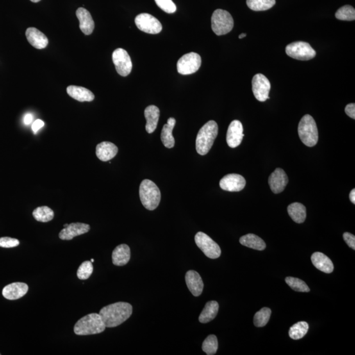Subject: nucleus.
Masks as SVG:
<instances>
[{"mask_svg": "<svg viewBox=\"0 0 355 355\" xmlns=\"http://www.w3.org/2000/svg\"><path fill=\"white\" fill-rule=\"evenodd\" d=\"M133 314V306L128 302H118L104 307L99 315L106 327H117L129 319Z\"/></svg>", "mask_w": 355, "mask_h": 355, "instance_id": "1", "label": "nucleus"}, {"mask_svg": "<svg viewBox=\"0 0 355 355\" xmlns=\"http://www.w3.org/2000/svg\"><path fill=\"white\" fill-rule=\"evenodd\" d=\"M218 133V124L214 120L207 122L202 126L197 134L195 142L198 154L201 156H206L209 153L217 138Z\"/></svg>", "mask_w": 355, "mask_h": 355, "instance_id": "2", "label": "nucleus"}, {"mask_svg": "<svg viewBox=\"0 0 355 355\" xmlns=\"http://www.w3.org/2000/svg\"><path fill=\"white\" fill-rule=\"evenodd\" d=\"M106 327L99 314L92 313L84 316L76 323L74 332L78 336L94 335L102 333Z\"/></svg>", "mask_w": 355, "mask_h": 355, "instance_id": "3", "label": "nucleus"}, {"mask_svg": "<svg viewBox=\"0 0 355 355\" xmlns=\"http://www.w3.org/2000/svg\"><path fill=\"white\" fill-rule=\"evenodd\" d=\"M140 197L145 209L154 211L160 204L161 192L154 182L147 179L143 180L140 186Z\"/></svg>", "mask_w": 355, "mask_h": 355, "instance_id": "4", "label": "nucleus"}, {"mask_svg": "<svg viewBox=\"0 0 355 355\" xmlns=\"http://www.w3.org/2000/svg\"><path fill=\"white\" fill-rule=\"evenodd\" d=\"M298 134L302 142L307 147H314L317 144L318 131L313 117L306 115L300 120L298 126Z\"/></svg>", "mask_w": 355, "mask_h": 355, "instance_id": "5", "label": "nucleus"}, {"mask_svg": "<svg viewBox=\"0 0 355 355\" xmlns=\"http://www.w3.org/2000/svg\"><path fill=\"white\" fill-rule=\"evenodd\" d=\"M211 27L215 35L222 36L229 33L234 27V19L227 11L220 10L214 11L211 17Z\"/></svg>", "mask_w": 355, "mask_h": 355, "instance_id": "6", "label": "nucleus"}, {"mask_svg": "<svg viewBox=\"0 0 355 355\" xmlns=\"http://www.w3.org/2000/svg\"><path fill=\"white\" fill-rule=\"evenodd\" d=\"M286 52L288 56L300 61H308L316 56V51L309 43L296 42L287 45Z\"/></svg>", "mask_w": 355, "mask_h": 355, "instance_id": "7", "label": "nucleus"}, {"mask_svg": "<svg viewBox=\"0 0 355 355\" xmlns=\"http://www.w3.org/2000/svg\"><path fill=\"white\" fill-rule=\"evenodd\" d=\"M195 242L197 247L209 258L215 259L221 256L219 245L204 232H197L195 236Z\"/></svg>", "mask_w": 355, "mask_h": 355, "instance_id": "8", "label": "nucleus"}, {"mask_svg": "<svg viewBox=\"0 0 355 355\" xmlns=\"http://www.w3.org/2000/svg\"><path fill=\"white\" fill-rule=\"evenodd\" d=\"M201 65V56L194 52H191L184 55L178 61V72L183 75L195 73L199 69Z\"/></svg>", "mask_w": 355, "mask_h": 355, "instance_id": "9", "label": "nucleus"}, {"mask_svg": "<svg viewBox=\"0 0 355 355\" xmlns=\"http://www.w3.org/2000/svg\"><path fill=\"white\" fill-rule=\"evenodd\" d=\"M135 23L139 30L151 35L161 33L163 27L160 21L148 13H141L135 18Z\"/></svg>", "mask_w": 355, "mask_h": 355, "instance_id": "10", "label": "nucleus"}, {"mask_svg": "<svg viewBox=\"0 0 355 355\" xmlns=\"http://www.w3.org/2000/svg\"><path fill=\"white\" fill-rule=\"evenodd\" d=\"M113 61L118 74L126 77L131 73L133 69V63L128 52L122 48H118L113 52Z\"/></svg>", "mask_w": 355, "mask_h": 355, "instance_id": "11", "label": "nucleus"}, {"mask_svg": "<svg viewBox=\"0 0 355 355\" xmlns=\"http://www.w3.org/2000/svg\"><path fill=\"white\" fill-rule=\"evenodd\" d=\"M270 81L265 75L257 74L252 79V90L256 98L259 102H264L269 99L270 90Z\"/></svg>", "mask_w": 355, "mask_h": 355, "instance_id": "12", "label": "nucleus"}, {"mask_svg": "<svg viewBox=\"0 0 355 355\" xmlns=\"http://www.w3.org/2000/svg\"><path fill=\"white\" fill-rule=\"evenodd\" d=\"M246 185L244 178L238 174H229L220 181V187L227 192H238L243 190Z\"/></svg>", "mask_w": 355, "mask_h": 355, "instance_id": "13", "label": "nucleus"}, {"mask_svg": "<svg viewBox=\"0 0 355 355\" xmlns=\"http://www.w3.org/2000/svg\"><path fill=\"white\" fill-rule=\"evenodd\" d=\"M243 128L242 122L234 120L229 125L226 134V142L229 147L235 148L241 144L243 136Z\"/></svg>", "mask_w": 355, "mask_h": 355, "instance_id": "14", "label": "nucleus"}, {"mask_svg": "<svg viewBox=\"0 0 355 355\" xmlns=\"http://www.w3.org/2000/svg\"><path fill=\"white\" fill-rule=\"evenodd\" d=\"M288 181L286 173L280 168H277L268 178V184L270 189L272 192L276 194L283 192L288 184Z\"/></svg>", "mask_w": 355, "mask_h": 355, "instance_id": "15", "label": "nucleus"}, {"mask_svg": "<svg viewBox=\"0 0 355 355\" xmlns=\"http://www.w3.org/2000/svg\"><path fill=\"white\" fill-rule=\"evenodd\" d=\"M90 225L84 223H71L59 232V237L62 240H71L74 237L88 233Z\"/></svg>", "mask_w": 355, "mask_h": 355, "instance_id": "16", "label": "nucleus"}, {"mask_svg": "<svg viewBox=\"0 0 355 355\" xmlns=\"http://www.w3.org/2000/svg\"><path fill=\"white\" fill-rule=\"evenodd\" d=\"M29 286L27 284L15 282L6 286L2 290V295L8 300H17L23 297L28 292Z\"/></svg>", "mask_w": 355, "mask_h": 355, "instance_id": "17", "label": "nucleus"}, {"mask_svg": "<svg viewBox=\"0 0 355 355\" xmlns=\"http://www.w3.org/2000/svg\"><path fill=\"white\" fill-rule=\"evenodd\" d=\"M76 15L79 20L81 31L85 35H90L95 27L94 21L90 13L85 8H79L76 11Z\"/></svg>", "mask_w": 355, "mask_h": 355, "instance_id": "18", "label": "nucleus"}, {"mask_svg": "<svg viewBox=\"0 0 355 355\" xmlns=\"http://www.w3.org/2000/svg\"><path fill=\"white\" fill-rule=\"evenodd\" d=\"M185 278L186 285L192 295L195 297L201 295L204 290V284L200 275L195 270H189L186 273Z\"/></svg>", "mask_w": 355, "mask_h": 355, "instance_id": "19", "label": "nucleus"}, {"mask_svg": "<svg viewBox=\"0 0 355 355\" xmlns=\"http://www.w3.org/2000/svg\"><path fill=\"white\" fill-rule=\"evenodd\" d=\"M26 36L30 44L36 49H44L48 45L49 41L47 36L39 30L34 27L27 29Z\"/></svg>", "mask_w": 355, "mask_h": 355, "instance_id": "20", "label": "nucleus"}, {"mask_svg": "<svg viewBox=\"0 0 355 355\" xmlns=\"http://www.w3.org/2000/svg\"><path fill=\"white\" fill-rule=\"evenodd\" d=\"M118 151V147L114 143L103 142L97 145L95 153L99 160L106 162L115 158Z\"/></svg>", "mask_w": 355, "mask_h": 355, "instance_id": "21", "label": "nucleus"}, {"mask_svg": "<svg viewBox=\"0 0 355 355\" xmlns=\"http://www.w3.org/2000/svg\"><path fill=\"white\" fill-rule=\"evenodd\" d=\"M311 261L313 265L317 269L323 272L329 274L334 271V265L331 259L320 252H314L311 256Z\"/></svg>", "mask_w": 355, "mask_h": 355, "instance_id": "22", "label": "nucleus"}, {"mask_svg": "<svg viewBox=\"0 0 355 355\" xmlns=\"http://www.w3.org/2000/svg\"><path fill=\"white\" fill-rule=\"evenodd\" d=\"M144 115L147 120L145 130L147 133H153L158 126L159 117H160V111L157 106H149L145 108Z\"/></svg>", "mask_w": 355, "mask_h": 355, "instance_id": "23", "label": "nucleus"}, {"mask_svg": "<svg viewBox=\"0 0 355 355\" xmlns=\"http://www.w3.org/2000/svg\"><path fill=\"white\" fill-rule=\"evenodd\" d=\"M67 92L72 98L81 102H92L95 98L94 94L90 90L81 86H68Z\"/></svg>", "mask_w": 355, "mask_h": 355, "instance_id": "24", "label": "nucleus"}, {"mask_svg": "<svg viewBox=\"0 0 355 355\" xmlns=\"http://www.w3.org/2000/svg\"><path fill=\"white\" fill-rule=\"evenodd\" d=\"M131 259V249L126 244L118 245L113 250L112 260L114 265L122 266L126 265Z\"/></svg>", "mask_w": 355, "mask_h": 355, "instance_id": "25", "label": "nucleus"}, {"mask_svg": "<svg viewBox=\"0 0 355 355\" xmlns=\"http://www.w3.org/2000/svg\"><path fill=\"white\" fill-rule=\"evenodd\" d=\"M176 124L175 118L170 117L167 120V123L164 125L161 132V139L163 145L167 148H172L174 146L175 140L172 136V131Z\"/></svg>", "mask_w": 355, "mask_h": 355, "instance_id": "26", "label": "nucleus"}, {"mask_svg": "<svg viewBox=\"0 0 355 355\" xmlns=\"http://www.w3.org/2000/svg\"><path fill=\"white\" fill-rule=\"evenodd\" d=\"M218 309H219V305L217 301H211L207 302L204 310L200 314L199 322L202 324H206L215 319L217 315Z\"/></svg>", "mask_w": 355, "mask_h": 355, "instance_id": "27", "label": "nucleus"}, {"mask_svg": "<svg viewBox=\"0 0 355 355\" xmlns=\"http://www.w3.org/2000/svg\"><path fill=\"white\" fill-rule=\"evenodd\" d=\"M288 212L293 221L301 224L306 219V208L300 202H293L288 207Z\"/></svg>", "mask_w": 355, "mask_h": 355, "instance_id": "28", "label": "nucleus"}, {"mask_svg": "<svg viewBox=\"0 0 355 355\" xmlns=\"http://www.w3.org/2000/svg\"><path fill=\"white\" fill-rule=\"evenodd\" d=\"M240 242L245 247L251 249L263 251L266 248V243L259 236L252 234H248L247 235L241 237Z\"/></svg>", "mask_w": 355, "mask_h": 355, "instance_id": "29", "label": "nucleus"}, {"mask_svg": "<svg viewBox=\"0 0 355 355\" xmlns=\"http://www.w3.org/2000/svg\"><path fill=\"white\" fill-rule=\"evenodd\" d=\"M309 325L306 322L296 323L290 327L289 336L294 340H300L306 335L309 331Z\"/></svg>", "mask_w": 355, "mask_h": 355, "instance_id": "30", "label": "nucleus"}, {"mask_svg": "<svg viewBox=\"0 0 355 355\" xmlns=\"http://www.w3.org/2000/svg\"><path fill=\"white\" fill-rule=\"evenodd\" d=\"M33 215L38 222H47L51 221L54 217V212L47 206L37 207L34 210Z\"/></svg>", "mask_w": 355, "mask_h": 355, "instance_id": "31", "label": "nucleus"}, {"mask_svg": "<svg viewBox=\"0 0 355 355\" xmlns=\"http://www.w3.org/2000/svg\"><path fill=\"white\" fill-rule=\"evenodd\" d=\"M276 4V0H247V5L256 11L270 10Z\"/></svg>", "mask_w": 355, "mask_h": 355, "instance_id": "32", "label": "nucleus"}, {"mask_svg": "<svg viewBox=\"0 0 355 355\" xmlns=\"http://www.w3.org/2000/svg\"><path fill=\"white\" fill-rule=\"evenodd\" d=\"M271 313V310L267 307L261 309L260 311L257 312L254 316L255 325L259 327L265 326L269 321Z\"/></svg>", "mask_w": 355, "mask_h": 355, "instance_id": "33", "label": "nucleus"}, {"mask_svg": "<svg viewBox=\"0 0 355 355\" xmlns=\"http://www.w3.org/2000/svg\"><path fill=\"white\" fill-rule=\"evenodd\" d=\"M218 340L215 335L207 337L202 343V349L207 354H215L218 349Z\"/></svg>", "mask_w": 355, "mask_h": 355, "instance_id": "34", "label": "nucleus"}, {"mask_svg": "<svg viewBox=\"0 0 355 355\" xmlns=\"http://www.w3.org/2000/svg\"><path fill=\"white\" fill-rule=\"evenodd\" d=\"M286 282L293 290L299 291V292H309L310 288L307 285L304 281L297 277H287Z\"/></svg>", "mask_w": 355, "mask_h": 355, "instance_id": "35", "label": "nucleus"}, {"mask_svg": "<svg viewBox=\"0 0 355 355\" xmlns=\"http://www.w3.org/2000/svg\"><path fill=\"white\" fill-rule=\"evenodd\" d=\"M337 19L341 20L351 21L355 19V10L350 6L341 7L336 13Z\"/></svg>", "mask_w": 355, "mask_h": 355, "instance_id": "36", "label": "nucleus"}, {"mask_svg": "<svg viewBox=\"0 0 355 355\" xmlns=\"http://www.w3.org/2000/svg\"><path fill=\"white\" fill-rule=\"evenodd\" d=\"M94 268L92 262L84 261L79 266L77 276L80 280H87L92 275Z\"/></svg>", "mask_w": 355, "mask_h": 355, "instance_id": "37", "label": "nucleus"}, {"mask_svg": "<svg viewBox=\"0 0 355 355\" xmlns=\"http://www.w3.org/2000/svg\"><path fill=\"white\" fill-rule=\"evenodd\" d=\"M157 5L167 13H173L176 11V6L172 0H155Z\"/></svg>", "mask_w": 355, "mask_h": 355, "instance_id": "38", "label": "nucleus"}, {"mask_svg": "<svg viewBox=\"0 0 355 355\" xmlns=\"http://www.w3.org/2000/svg\"><path fill=\"white\" fill-rule=\"evenodd\" d=\"M19 241L17 239L4 237L0 238V247L4 248H12L19 245Z\"/></svg>", "mask_w": 355, "mask_h": 355, "instance_id": "39", "label": "nucleus"}, {"mask_svg": "<svg viewBox=\"0 0 355 355\" xmlns=\"http://www.w3.org/2000/svg\"><path fill=\"white\" fill-rule=\"evenodd\" d=\"M343 239L345 242L352 249H355V236L349 232H345L343 234Z\"/></svg>", "mask_w": 355, "mask_h": 355, "instance_id": "40", "label": "nucleus"}, {"mask_svg": "<svg viewBox=\"0 0 355 355\" xmlns=\"http://www.w3.org/2000/svg\"><path fill=\"white\" fill-rule=\"evenodd\" d=\"M345 113L347 114L349 117L354 119L355 118V104H349L345 107Z\"/></svg>", "mask_w": 355, "mask_h": 355, "instance_id": "41", "label": "nucleus"}, {"mask_svg": "<svg viewBox=\"0 0 355 355\" xmlns=\"http://www.w3.org/2000/svg\"><path fill=\"white\" fill-rule=\"evenodd\" d=\"M44 122L43 121V120L40 119L36 120L35 121L33 122V125H32V129H33L34 133H37V132L44 126Z\"/></svg>", "mask_w": 355, "mask_h": 355, "instance_id": "42", "label": "nucleus"}, {"mask_svg": "<svg viewBox=\"0 0 355 355\" xmlns=\"http://www.w3.org/2000/svg\"><path fill=\"white\" fill-rule=\"evenodd\" d=\"M33 115L31 113L27 114L24 117V123L26 125H29L33 122Z\"/></svg>", "mask_w": 355, "mask_h": 355, "instance_id": "43", "label": "nucleus"}, {"mask_svg": "<svg viewBox=\"0 0 355 355\" xmlns=\"http://www.w3.org/2000/svg\"><path fill=\"white\" fill-rule=\"evenodd\" d=\"M349 198L350 201L352 202V204H355V190L354 189H352L351 190V192H350L349 194Z\"/></svg>", "mask_w": 355, "mask_h": 355, "instance_id": "44", "label": "nucleus"}, {"mask_svg": "<svg viewBox=\"0 0 355 355\" xmlns=\"http://www.w3.org/2000/svg\"><path fill=\"white\" fill-rule=\"evenodd\" d=\"M247 36L246 34L243 33V34H242V35H240V36H239V38H240V39H242V38H245V36Z\"/></svg>", "mask_w": 355, "mask_h": 355, "instance_id": "45", "label": "nucleus"}, {"mask_svg": "<svg viewBox=\"0 0 355 355\" xmlns=\"http://www.w3.org/2000/svg\"><path fill=\"white\" fill-rule=\"evenodd\" d=\"M31 1L34 2V3H38V2H39L41 0H31Z\"/></svg>", "mask_w": 355, "mask_h": 355, "instance_id": "46", "label": "nucleus"}, {"mask_svg": "<svg viewBox=\"0 0 355 355\" xmlns=\"http://www.w3.org/2000/svg\"><path fill=\"white\" fill-rule=\"evenodd\" d=\"M91 262H92V263H94V259H91Z\"/></svg>", "mask_w": 355, "mask_h": 355, "instance_id": "47", "label": "nucleus"}, {"mask_svg": "<svg viewBox=\"0 0 355 355\" xmlns=\"http://www.w3.org/2000/svg\"><path fill=\"white\" fill-rule=\"evenodd\" d=\"M68 225H69V224H64V227L68 226Z\"/></svg>", "mask_w": 355, "mask_h": 355, "instance_id": "48", "label": "nucleus"}]
</instances>
